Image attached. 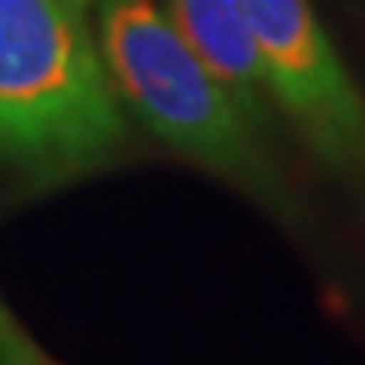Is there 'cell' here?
Wrapping results in <instances>:
<instances>
[{
	"mask_svg": "<svg viewBox=\"0 0 365 365\" xmlns=\"http://www.w3.org/2000/svg\"><path fill=\"white\" fill-rule=\"evenodd\" d=\"M67 4H73L76 9H83V13H86V6H88V0H67Z\"/></svg>",
	"mask_w": 365,
	"mask_h": 365,
	"instance_id": "6",
	"label": "cell"
},
{
	"mask_svg": "<svg viewBox=\"0 0 365 365\" xmlns=\"http://www.w3.org/2000/svg\"><path fill=\"white\" fill-rule=\"evenodd\" d=\"M271 104L311 162L365 213V95L311 0H241Z\"/></svg>",
	"mask_w": 365,
	"mask_h": 365,
	"instance_id": "3",
	"label": "cell"
},
{
	"mask_svg": "<svg viewBox=\"0 0 365 365\" xmlns=\"http://www.w3.org/2000/svg\"><path fill=\"white\" fill-rule=\"evenodd\" d=\"M98 49L125 116L170 153L250 195L280 220L299 198L277 146L250 122L155 0H98Z\"/></svg>",
	"mask_w": 365,
	"mask_h": 365,
	"instance_id": "2",
	"label": "cell"
},
{
	"mask_svg": "<svg viewBox=\"0 0 365 365\" xmlns=\"http://www.w3.org/2000/svg\"><path fill=\"white\" fill-rule=\"evenodd\" d=\"M128 150V116L83 9L0 0V170L55 189L101 174Z\"/></svg>",
	"mask_w": 365,
	"mask_h": 365,
	"instance_id": "1",
	"label": "cell"
},
{
	"mask_svg": "<svg viewBox=\"0 0 365 365\" xmlns=\"http://www.w3.org/2000/svg\"><path fill=\"white\" fill-rule=\"evenodd\" d=\"M0 365H55L19 326L4 295H0Z\"/></svg>",
	"mask_w": 365,
	"mask_h": 365,
	"instance_id": "5",
	"label": "cell"
},
{
	"mask_svg": "<svg viewBox=\"0 0 365 365\" xmlns=\"http://www.w3.org/2000/svg\"><path fill=\"white\" fill-rule=\"evenodd\" d=\"M162 6L237 110L268 140L280 143L283 128L271 104L265 64L241 0H165Z\"/></svg>",
	"mask_w": 365,
	"mask_h": 365,
	"instance_id": "4",
	"label": "cell"
}]
</instances>
